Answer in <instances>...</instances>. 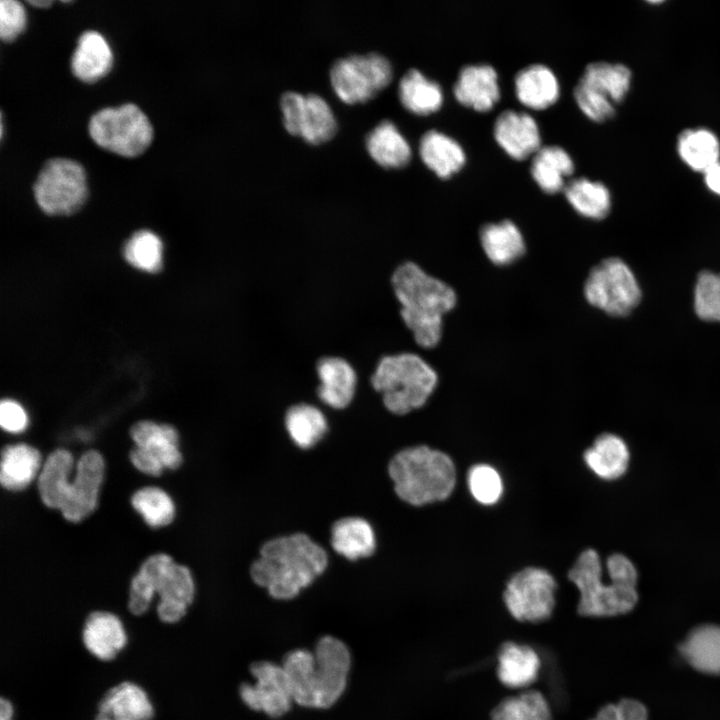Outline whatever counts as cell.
I'll use <instances>...</instances> for the list:
<instances>
[{
	"instance_id": "cell-10",
	"label": "cell",
	"mask_w": 720,
	"mask_h": 720,
	"mask_svg": "<svg viewBox=\"0 0 720 720\" xmlns=\"http://www.w3.org/2000/svg\"><path fill=\"white\" fill-rule=\"evenodd\" d=\"M587 302L615 317L631 313L641 300V289L629 266L610 257L594 266L584 284Z\"/></svg>"
},
{
	"instance_id": "cell-21",
	"label": "cell",
	"mask_w": 720,
	"mask_h": 720,
	"mask_svg": "<svg viewBox=\"0 0 720 720\" xmlns=\"http://www.w3.org/2000/svg\"><path fill=\"white\" fill-rule=\"evenodd\" d=\"M153 713L146 692L137 684L124 681L105 693L95 720H151Z\"/></svg>"
},
{
	"instance_id": "cell-32",
	"label": "cell",
	"mask_w": 720,
	"mask_h": 720,
	"mask_svg": "<svg viewBox=\"0 0 720 720\" xmlns=\"http://www.w3.org/2000/svg\"><path fill=\"white\" fill-rule=\"evenodd\" d=\"M41 467V455L36 448L24 443L7 445L1 454V485L10 491L23 490Z\"/></svg>"
},
{
	"instance_id": "cell-14",
	"label": "cell",
	"mask_w": 720,
	"mask_h": 720,
	"mask_svg": "<svg viewBox=\"0 0 720 720\" xmlns=\"http://www.w3.org/2000/svg\"><path fill=\"white\" fill-rule=\"evenodd\" d=\"M280 109L285 129L308 143L320 144L336 133L337 121L333 111L318 94L287 91L281 95Z\"/></svg>"
},
{
	"instance_id": "cell-50",
	"label": "cell",
	"mask_w": 720,
	"mask_h": 720,
	"mask_svg": "<svg viewBox=\"0 0 720 720\" xmlns=\"http://www.w3.org/2000/svg\"><path fill=\"white\" fill-rule=\"evenodd\" d=\"M28 3L31 5H34V6L46 7V6H49L52 3V1L51 0H33V1L29 0Z\"/></svg>"
},
{
	"instance_id": "cell-44",
	"label": "cell",
	"mask_w": 720,
	"mask_h": 720,
	"mask_svg": "<svg viewBox=\"0 0 720 720\" xmlns=\"http://www.w3.org/2000/svg\"><path fill=\"white\" fill-rule=\"evenodd\" d=\"M26 15L21 2L17 0L0 1V37L12 41L25 27Z\"/></svg>"
},
{
	"instance_id": "cell-2",
	"label": "cell",
	"mask_w": 720,
	"mask_h": 720,
	"mask_svg": "<svg viewBox=\"0 0 720 720\" xmlns=\"http://www.w3.org/2000/svg\"><path fill=\"white\" fill-rule=\"evenodd\" d=\"M392 292L400 304V317L422 348L435 347L442 336L443 315L456 305V293L445 282L406 261L392 272Z\"/></svg>"
},
{
	"instance_id": "cell-16",
	"label": "cell",
	"mask_w": 720,
	"mask_h": 720,
	"mask_svg": "<svg viewBox=\"0 0 720 720\" xmlns=\"http://www.w3.org/2000/svg\"><path fill=\"white\" fill-rule=\"evenodd\" d=\"M103 475L102 455L95 450L83 453L76 465L67 502L60 511L66 520L77 523L94 511Z\"/></svg>"
},
{
	"instance_id": "cell-39",
	"label": "cell",
	"mask_w": 720,
	"mask_h": 720,
	"mask_svg": "<svg viewBox=\"0 0 720 720\" xmlns=\"http://www.w3.org/2000/svg\"><path fill=\"white\" fill-rule=\"evenodd\" d=\"M491 720H553L549 702L538 690L526 689L500 701L491 711Z\"/></svg>"
},
{
	"instance_id": "cell-43",
	"label": "cell",
	"mask_w": 720,
	"mask_h": 720,
	"mask_svg": "<svg viewBox=\"0 0 720 720\" xmlns=\"http://www.w3.org/2000/svg\"><path fill=\"white\" fill-rule=\"evenodd\" d=\"M468 486L472 496L481 504L496 503L502 495L503 484L498 472L485 464L475 465L468 474Z\"/></svg>"
},
{
	"instance_id": "cell-29",
	"label": "cell",
	"mask_w": 720,
	"mask_h": 720,
	"mask_svg": "<svg viewBox=\"0 0 720 720\" xmlns=\"http://www.w3.org/2000/svg\"><path fill=\"white\" fill-rule=\"evenodd\" d=\"M365 144L370 156L383 167L405 166L412 155L409 142L388 119L380 121L367 134Z\"/></svg>"
},
{
	"instance_id": "cell-36",
	"label": "cell",
	"mask_w": 720,
	"mask_h": 720,
	"mask_svg": "<svg viewBox=\"0 0 720 720\" xmlns=\"http://www.w3.org/2000/svg\"><path fill=\"white\" fill-rule=\"evenodd\" d=\"M284 426L292 442L301 449L315 446L328 431V420L317 406L299 402L287 408Z\"/></svg>"
},
{
	"instance_id": "cell-48",
	"label": "cell",
	"mask_w": 720,
	"mask_h": 720,
	"mask_svg": "<svg viewBox=\"0 0 720 720\" xmlns=\"http://www.w3.org/2000/svg\"><path fill=\"white\" fill-rule=\"evenodd\" d=\"M703 176L709 191L720 197V162L707 170Z\"/></svg>"
},
{
	"instance_id": "cell-31",
	"label": "cell",
	"mask_w": 720,
	"mask_h": 720,
	"mask_svg": "<svg viewBox=\"0 0 720 720\" xmlns=\"http://www.w3.org/2000/svg\"><path fill=\"white\" fill-rule=\"evenodd\" d=\"M679 651L696 670L720 675V626L706 624L694 628L680 644Z\"/></svg>"
},
{
	"instance_id": "cell-41",
	"label": "cell",
	"mask_w": 720,
	"mask_h": 720,
	"mask_svg": "<svg viewBox=\"0 0 720 720\" xmlns=\"http://www.w3.org/2000/svg\"><path fill=\"white\" fill-rule=\"evenodd\" d=\"M162 242L149 230L135 232L124 246V257L134 267L157 272L162 266Z\"/></svg>"
},
{
	"instance_id": "cell-17",
	"label": "cell",
	"mask_w": 720,
	"mask_h": 720,
	"mask_svg": "<svg viewBox=\"0 0 720 720\" xmlns=\"http://www.w3.org/2000/svg\"><path fill=\"white\" fill-rule=\"evenodd\" d=\"M319 383L316 395L326 406L343 410L353 401L358 385V373L352 362L340 355H323L315 363Z\"/></svg>"
},
{
	"instance_id": "cell-24",
	"label": "cell",
	"mask_w": 720,
	"mask_h": 720,
	"mask_svg": "<svg viewBox=\"0 0 720 720\" xmlns=\"http://www.w3.org/2000/svg\"><path fill=\"white\" fill-rule=\"evenodd\" d=\"M514 89L518 100L533 109L551 105L560 93L556 74L542 63H533L520 69L514 77Z\"/></svg>"
},
{
	"instance_id": "cell-47",
	"label": "cell",
	"mask_w": 720,
	"mask_h": 720,
	"mask_svg": "<svg viewBox=\"0 0 720 720\" xmlns=\"http://www.w3.org/2000/svg\"><path fill=\"white\" fill-rule=\"evenodd\" d=\"M129 457L133 466L145 474L159 476L163 472L164 467L159 460L143 449L134 447Z\"/></svg>"
},
{
	"instance_id": "cell-4",
	"label": "cell",
	"mask_w": 720,
	"mask_h": 720,
	"mask_svg": "<svg viewBox=\"0 0 720 720\" xmlns=\"http://www.w3.org/2000/svg\"><path fill=\"white\" fill-rule=\"evenodd\" d=\"M159 596L157 614L165 623L183 618L195 594V585L189 569L174 562L165 553L149 556L132 578L128 608L134 615L145 613L154 595Z\"/></svg>"
},
{
	"instance_id": "cell-11",
	"label": "cell",
	"mask_w": 720,
	"mask_h": 720,
	"mask_svg": "<svg viewBox=\"0 0 720 720\" xmlns=\"http://www.w3.org/2000/svg\"><path fill=\"white\" fill-rule=\"evenodd\" d=\"M313 651L309 675L310 709H328L344 694L352 665L351 652L339 638L324 635Z\"/></svg>"
},
{
	"instance_id": "cell-42",
	"label": "cell",
	"mask_w": 720,
	"mask_h": 720,
	"mask_svg": "<svg viewBox=\"0 0 720 720\" xmlns=\"http://www.w3.org/2000/svg\"><path fill=\"white\" fill-rule=\"evenodd\" d=\"M694 310L710 322H720V273L701 271L694 289Z\"/></svg>"
},
{
	"instance_id": "cell-26",
	"label": "cell",
	"mask_w": 720,
	"mask_h": 720,
	"mask_svg": "<svg viewBox=\"0 0 720 720\" xmlns=\"http://www.w3.org/2000/svg\"><path fill=\"white\" fill-rule=\"evenodd\" d=\"M330 543L335 552L354 561L371 556L376 550V535L364 518L349 516L338 519L330 530Z\"/></svg>"
},
{
	"instance_id": "cell-33",
	"label": "cell",
	"mask_w": 720,
	"mask_h": 720,
	"mask_svg": "<svg viewBox=\"0 0 720 720\" xmlns=\"http://www.w3.org/2000/svg\"><path fill=\"white\" fill-rule=\"evenodd\" d=\"M574 171L570 154L559 145L541 146L532 157L530 172L542 190L555 193L564 189L565 178Z\"/></svg>"
},
{
	"instance_id": "cell-8",
	"label": "cell",
	"mask_w": 720,
	"mask_h": 720,
	"mask_svg": "<svg viewBox=\"0 0 720 720\" xmlns=\"http://www.w3.org/2000/svg\"><path fill=\"white\" fill-rule=\"evenodd\" d=\"M632 72L622 63L595 61L586 65L574 87V98L591 120L603 122L614 117L616 104L627 96Z\"/></svg>"
},
{
	"instance_id": "cell-19",
	"label": "cell",
	"mask_w": 720,
	"mask_h": 720,
	"mask_svg": "<svg viewBox=\"0 0 720 720\" xmlns=\"http://www.w3.org/2000/svg\"><path fill=\"white\" fill-rule=\"evenodd\" d=\"M453 94L463 105L479 111L491 109L500 98L497 71L488 63L462 66L453 85Z\"/></svg>"
},
{
	"instance_id": "cell-40",
	"label": "cell",
	"mask_w": 720,
	"mask_h": 720,
	"mask_svg": "<svg viewBox=\"0 0 720 720\" xmlns=\"http://www.w3.org/2000/svg\"><path fill=\"white\" fill-rule=\"evenodd\" d=\"M131 504L151 527L166 526L175 515L172 499L158 487L148 486L137 490L131 497Z\"/></svg>"
},
{
	"instance_id": "cell-1",
	"label": "cell",
	"mask_w": 720,
	"mask_h": 720,
	"mask_svg": "<svg viewBox=\"0 0 720 720\" xmlns=\"http://www.w3.org/2000/svg\"><path fill=\"white\" fill-rule=\"evenodd\" d=\"M326 550L304 533L266 541L250 566L252 581L277 600H291L327 568Z\"/></svg>"
},
{
	"instance_id": "cell-6",
	"label": "cell",
	"mask_w": 720,
	"mask_h": 720,
	"mask_svg": "<svg viewBox=\"0 0 720 720\" xmlns=\"http://www.w3.org/2000/svg\"><path fill=\"white\" fill-rule=\"evenodd\" d=\"M436 371L418 354L401 352L381 356L369 377L392 414L405 415L427 402L437 386Z\"/></svg>"
},
{
	"instance_id": "cell-37",
	"label": "cell",
	"mask_w": 720,
	"mask_h": 720,
	"mask_svg": "<svg viewBox=\"0 0 720 720\" xmlns=\"http://www.w3.org/2000/svg\"><path fill=\"white\" fill-rule=\"evenodd\" d=\"M398 96L406 109L422 115L438 110L444 98L441 85L417 68L407 70L401 77Z\"/></svg>"
},
{
	"instance_id": "cell-22",
	"label": "cell",
	"mask_w": 720,
	"mask_h": 720,
	"mask_svg": "<svg viewBox=\"0 0 720 720\" xmlns=\"http://www.w3.org/2000/svg\"><path fill=\"white\" fill-rule=\"evenodd\" d=\"M541 660L529 645L506 642L497 655V677L506 687L526 689L538 678Z\"/></svg>"
},
{
	"instance_id": "cell-7",
	"label": "cell",
	"mask_w": 720,
	"mask_h": 720,
	"mask_svg": "<svg viewBox=\"0 0 720 720\" xmlns=\"http://www.w3.org/2000/svg\"><path fill=\"white\" fill-rule=\"evenodd\" d=\"M88 131L98 146L125 157L144 152L153 138L148 117L133 103L96 111L89 119Z\"/></svg>"
},
{
	"instance_id": "cell-20",
	"label": "cell",
	"mask_w": 720,
	"mask_h": 720,
	"mask_svg": "<svg viewBox=\"0 0 720 720\" xmlns=\"http://www.w3.org/2000/svg\"><path fill=\"white\" fill-rule=\"evenodd\" d=\"M82 640L93 656L109 661L124 648L127 635L116 615L106 611H94L85 620Z\"/></svg>"
},
{
	"instance_id": "cell-5",
	"label": "cell",
	"mask_w": 720,
	"mask_h": 720,
	"mask_svg": "<svg viewBox=\"0 0 720 720\" xmlns=\"http://www.w3.org/2000/svg\"><path fill=\"white\" fill-rule=\"evenodd\" d=\"M388 474L397 496L413 506L447 499L456 483L450 456L425 445L396 453L388 464Z\"/></svg>"
},
{
	"instance_id": "cell-23",
	"label": "cell",
	"mask_w": 720,
	"mask_h": 720,
	"mask_svg": "<svg viewBox=\"0 0 720 720\" xmlns=\"http://www.w3.org/2000/svg\"><path fill=\"white\" fill-rule=\"evenodd\" d=\"M135 447L153 455L164 468L177 469L182 464L177 430L169 424L139 421L130 428Z\"/></svg>"
},
{
	"instance_id": "cell-38",
	"label": "cell",
	"mask_w": 720,
	"mask_h": 720,
	"mask_svg": "<svg viewBox=\"0 0 720 720\" xmlns=\"http://www.w3.org/2000/svg\"><path fill=\"white\" fill-rule=\"evenodd\" d=\"M563 190L568 202L580 215L601 220L609 214L611 194L604 183L577 177L568 181Z\"/></svg>"
},
{
	"instance_id": "cell-15",
	"label": "cell",
	"mask_w": 720,
	"mask_h": 720,
	"mask_svg": "<svg viewBox=\"0 0 720 720\" xmlns=\"http://www.w3.org/2000/svg\"><path fill=\"white\" fill-rule=\"evenodd\" d=\"M254 683H243L239 688L242 702L251 710L271 718L289 712L294 703L288 678L281 664L257 661L250 666Z\"/></svg>"
},
{
	"instance_id": "cell-27",
	"label": "cell",
	"mask_w": 720,
	"mask_h": 720,
	"mask_svg": "<svg viewBox=\"0 0 720 720\" xmlns=\"http://www.w3.org/2000/svg\"><path fill=\"white\" fill-rule=\"evenodd\" d=\"M73 468V456L65 449L51 452L44 461L37 480V488L45 506L62 510L65 506L71 482L69 475Z\"/></svg>"
},
{
	"instance_id": "cell-12",
	"label": "cell",
	"mask_w": 720,
	"mask_h": 720,
	"mask_svg": "<svg viewBox=\"0 0 720 720\" xmlns=\"http://www.w3.org/2000/svg\"><path fill=\"white\" fill-rule=\"evenodd\" d=\"M330 82L346 103L366 101L386 87L393 76L390 61L377 52L350 54L337 59L330 68Z\"/></svg>"
},
{
	"instance_id": "cell-35",
	"label": "cell",
	"mask_w": 720,
	"mask_h": 720,
	"mask_svg": "<svg viewBox=\"0 0 720 720\" xmlns=\"http://www.w3.org/2000/svg\"><path fill=\"white\" fill-rule=\"evenodd\" d=\"M584 460L597 476L614 480L625 473L629 464V451L620 437L603 433L584 452Z\"/></svg>"
},
{
	"instance_id": "cell-13",
	"label": "cell",
	"mask_w": 720,
	"mask_h": 720,
	"mask_svg": "<svg viewBox=\"0 0 720 720\" xmlns=\"http://www.w3.org/2000/svg\"><path fill=\"white\" fill-rule=\"evenodd\" d=\"M556 589L557 583L547 570L527 567L507 582L504 603L517 621L540 623L552 616Z\"/></svg>"
},
{
	"instance_id": "cell-30",
	"label": "cell",
	"mask_w": 720,
	"mask_h": 720,
	"mask_svg": "<svg viewBox=\"0 0 720 720\" xmlns=\"http://www.w3.org/2000/svg\"><path fill=\"white\" fill-rule=\"evenodd\" d=\"M480 242L488 259L500 266L512 264L523 256L526 249L521 231L510 220L483 225Z\"/></svg>"
},
{
	"instance_id": "cell-9",
	"label": "cell",
	"mask_w": 720,
	"mask_h": 720,
	"mask_svg": "<svg viewBox=\"0 0 720 720\" xmlns=\"http://www.w3.org/2000/svg\"><path fill=\"white\" fill-rule=\"evenodd\" d=\"M38 206L50 215H69L83 205L87 198L86 173L83 166L72 159H48L33 184Z\"/></svg>"
},
{
	"instance_id": "cell-49",
	"label": "cell",
	"mask_w": 720,
	"mask_h": 720,
	"mask_svg": "<svg viewBox=\"0 0 720 720\" xmlns=\"http://www.w3.org/2000/svg\"><path fill=\"white\" fill-rule=\"evenodd\" d=\"M13 706L11 702L5 698L0 700V720H12Z\"/></svg>"
},
{
	"instance_id": "cell-45",
	"label": "cell",
	"mask_w": 720,
	"mask_h": 720,
	"mask_svg": "<svg viewBox=\"0 0 720 720\" xmlns=\"http://www.w3.org/2000/svg\"><path fill=\"white\" fill-rule=\"evenodd\" d=\"M590 720H648V714L639 701L623 699L617 704L603 706Z\"/></svg>"
},
{
	"instance_id": "cell-46",
	"label": "cell",
	"mask_w": 720,
	"mask_h": 720,
	"mask_svg": "<svg viewBox=\"0 0 720 720\" xmlns=\"http://www.w3.org/2000/svg\"><path fill=\"white\" fill-rule=\"evenodd\" d=\"M0 424L5 431L20 433L27 427L28 417L18 402L4 399L0 404Z\"/></svg>"
},
{
	"instance_id": "cell-25",
	"label": "cell",
	"mask_w": 720,
	"mask_h": 720,
	"mask_svg": "<svg viewBox=\"0 0 720 720\" xmlns=\"http://www.w3.org/2000/svg\"><path fill=\"white\" fill-rule=\"evenodd\" d=\"M112 52L105 38L97 31H84L71 56L73 74L84 82H94L106 75L112 66Z\"/></svg>"
},
{
	"instance_id": "cell-28",
	"label": "cell",
	"mask_w": 720,
	"mask_h": 720,
	"mask_svg": "<svg viewBox=\"0 0 720 720\" xmlns=\"http://www.w3.org/2000/svg\"><path fill=\"white\" fill-rule=\"evenodd\" d=\"M422 161L440 177H449L465 163L466 155L460 143L448 134L427 130L419 141Z\"/></svg>"
},
{
	"instance_id": "cell-18",
	"label": "cell",
	"mask_w": 720,
	"mask_h": 720,
	"mask_svg": "<svg viewBox=\"0 0 720 720\" xmlns=\"http://www.w3.org/2000/svg\"><path fill=\"white\" fill-rule=\"evenodd\" d=\"M493 134L498 144L516 159L526 158L541 147L539 126L525 111H502L495 119Z\"/></svg>"
},
{
	"instance_id": "cell-34",
	"label": "cell",
	"mask_w": 720,
	"mask_h": 720,
	"mask_svg": "<svg viewBox=\"0 0 720 720\" xmlns=\"http://www.w3.org/2000/svg\"><path fill=\"white\" fill-rule=\"evenodd\" d=\"M681 161L695 172L704 174L720 162V140L707 128L683 130L676 142Z\"/></svg>"
},
{
	"instance_id": "cell-3",
	"label": "cell",
	"mask_w": 720,
	"mask_h": 720,
	"mask_svg": "<svg viewBox=\"0 0 720 720\" xmlns=\"http://www.w3.org/2000/svg\"><path fill=\"white\" fill-rule=\"evenodd\" d=\"M610 581L603 582L599 556L593 549L584 550L568 572V578L579 591L577 611L582 616L610 617L631 611L638 601L637 571L622 554L607 559Z\"/></svg>"
}]
</instances>
